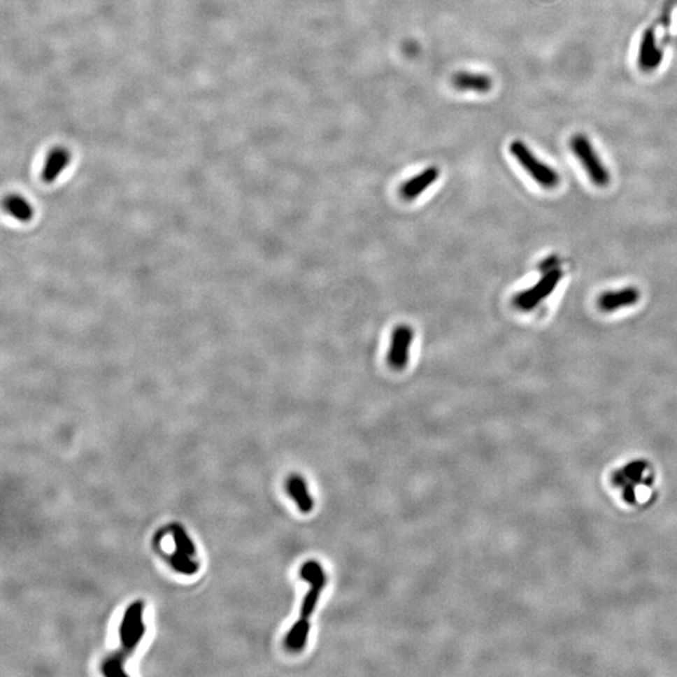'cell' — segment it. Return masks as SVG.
<instances>
[{"label":"cell","instance_id":"6da1fadb","mask_svg":"<svg viewBox=\"0 0 677 677\" xmlns=\"http://www.w3.org/2000/svg\"><path fill=\"white\" fill-rule=\"evenodd\" d=\"M509 151L515 158V161L520 164V167L525 169L533 181L539 183L541 187L552 190L560 185L561 177L556 169L539 161V158L536 157V155L527 147L526 143H523L522 141H513L509 145Z\"/></svg>","mask_w":677,"mask_h":677},{"label":"cell","instance_id":"7a4b0ae2","mask_svg":"<svg viewBox=\"0 0 677 677\" xmlns=\"http://www.w3.org/2000/svg\"><path fill=\"white\" fill-rule=\"evenodd\" d=\"M569 148L580 161L590 180L597 187H607L611 181L610 172L601 161L591 141L586 134H576L569 139Z\"/></svg>","mask_w":677,"mask_h":677},{"label":"cell","instance_id":"4fadbf2b","mask_svg":"<svg viewBox=\"0 0 677 677\" xmlns=\"http://www.w3.org/2000/svg\"><path fill=\"white\" fill-rule=\"evenodd\" d=\"M142 612H143V604L139 602V601L134 602L128 607L126 613H124V617L122 620L121 626H120V639H121L122 643L127 641L128 637L138 626L139 622L143 621L142 620Z\"/></svg>","mask_w":677,"mask_h":677},{"label":"cell","instance_id":"52a82bcc","mask_svg":"<svg viewBox=\"0 0 677 677\" xmlns=\"http://www.w3.org/2000/svg\"><path fill=\"white\" fill-rule=\"evenodd\" d=\"M664 59L662 50L656 44V36L653 28H648L642 34L637 63L643 72H653L657 69Z\"/></svg>","mask_w":677,"mask_h":677},{"label":"cell","instance_id":"30bf717a","mask_svg":"<svg viewBox=\"0 0 677 677\" xmlns=\"http://www.w3.org/2000/svg\"><path fill=\"white\" fill-rule=\"evenodd\" d=\"M69 159H71V156H69V152L66 148L58 147V148H55V150L49 152L48 157H47V161L44 164V169H43V181L45 183L55 182L67 167Z\"/></svg>","mask_w":677,"mask_h":677},{"label":"cell","instance_id":"5bb4252c","mask_svg":"<svg viewBox=\"0 0 677 677\" xmlns=\"http://www.w3.org/2000/svg\"><path fill=\"white\" fill-rule=\"evenodd\" d=\"M169 563L172 564V567L176 571L181 572L183 575H194L199 571V564L192 561L187 553H185L183 550H177V548L169 556Z\"/></svg>","mask_w":677,"mask_h":677},{"label":"cell","instance_id":"8992f818","mask_svg":"<svg viewBox=\"0 0 677 677\" xmlns=\"http://www.w3.org/2000/svg\"><path fill=\"white\" fill-rule=\"evenodd\" d=\"M640 290L635 286H627L618 290L606 291L597 299V306L604 313H613L621 308L634 306L640 301Z\"/></svg>","mask_w":677,"mask_h":677},{"label":"cell","instance_id":"7c38bea8","mask_svg":"<svg viewBox=\"0 0 677 677\" xmlns=\"http://www.w3.org/2000/svg\"><path fill=\"white\" fill-rule=\"evenodd\" d=\"M4 210L20 222H28L33 218V208L28 201L18 194H9L4 200Z\"/></svg>","mask_w":677,"mask_h":677},{"label":"cell","instance_id":"277c9868","mask_svg":"<svg viewBox=\"0 0 677 677\" xmlns=\"http://www.w3.org/2000/svg\"><path fill=\"white\" fill-rule=\"evenodd\" d=\"M300 575L303 580H308L310 583V590L304 599L301 611H300V618L297 621L308 623V618L313 615L315 606L318 604L321 592L327 583V576L324 573V569L320 564L315 561L305 563L300 571Z\"/></svg>","mask_w":677,"mask_h":677},{"label":"cell","instance_id":"9c48e42d","mask_svg":"<svg viewBox=\"0 0 677 677\" xmlns=\"http://www.w3.org/2000/svg\"><path fill=\"white\" fill-rule=\"evenodd\" d=\"M454 88L458 91H472L485 93L492 90V79L487 74L480 73L458 72L454 74Z\"/></svg>","mask_w":677,"mask_h":677},{"label":"cell","instance_id":"ba28073f","mask_svg":"<svg viewBox=\"0 0 677 677\" xmlns=\"http://www.w3.org/2000/svg\"><path fill=\"white\" fill-rule=\"evenodd\" d=\"M438 177H439V169L436 167L424 169L423 172L411 178L400 187V196L404 200H414L419 194H423L430 185H433L438 180Z\"/></svg>","mask_w":677,"mask_h":677},{"label":"cell","instance_id":"5b68a950","mask_svg":"<svg viewBox=\"0 0 677 677\" xmlns=\"http://www.w3.org/2000/svg\"><path fill=\"white\" fill-rule=\"evenodd\" d=\"M414 338V332L408 325H399L392 334L387 363L395 370L404 369L409 362V351Z\"/></svg>","mask_w":677,"mask_h":677},{"label":"cell","instance_id":"9a60e30c","mask_svg":"<svg viewBox=\"0 0 677 677\" xmlns=\"http://www.w3.org/2000/svg\"><path fill=\"white\" fill-rule=\"evenodd\" d=\"M172 533H173L176 548L183 550L188 556H194L196 550H194V542L188 539L187 533L185 532V529L181 526H173Z\"/></svg>","mask_w":677,"mask_h":677},{"label":"cell","instance_id":"3957f363","mask_svg":"<svg viewBox=\"0 0 677 677\" xmlns=\"http://www.w3.org/2000/svg\"><path fill=\"white\" fill-rule=\"evenodd\" d=\"M562 278L563 271L558 267L544 272L543 276L539 278L532 287L520 291L514 297V306L520 311H531L533 308H537L539 304L544 301L553 291L556 290L557 285L560 284Z\"/></svg>","mask_w":677,"mask_h":677},{"label":"cell","instance_id":"8fae6325","mask_svg":"<svg viewBox=\"0 0 677 677\" xmlns=\"http://www.w3.org/2000/svg\"><path fill=\"white\" fill-rule=\"evenodd\" d=\"M287 492L291 498L297 503L300 511L304 513H308L314 508V501L311 496L308 494V487L303 478L299 476H292L287 480Z\"/></svg>","mask_w":677,"mask_h":677},{"label":"cell","instance_id":"2e32d148","mask_svg":"<svg viewBox=\"0 0 677 677\" xmlns=\"http://www.w3.org/2000/svg\"><path fill=\"white\" fill-rule=\"evenodd\" d=\"M123 661H124V659L121 657L118 653L115 655V656H112L111 659L107 660L104 662V665L102 667L103 674L106 676H127L124 674V671H123V667H122Z\"/></svg>","mask_w":677,"mask_h":677},{"label":"cell","instance_id":"e0dca14e","mask_svg":"<svg viewBox=\"0 0 677 677\" xmlns=\"http://www.w3.org/2000/svg\"><path fill=\"white\" fill-rule=\"evenodd\" d=\"M557 267V257L556 256H550L548 259L546 260L539 265V269L541 271L547 272L552 270V269H556Z\"/></svg>","mask_w":677,"mask_h":677}]
</instances>
